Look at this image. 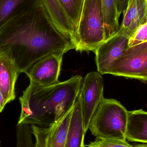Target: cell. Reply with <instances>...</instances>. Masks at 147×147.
Wrapping results in <instances>:
<instances>
[{"mask_svg":"<svg viewBox=\"0 0 147 147\" xmlns=\"http://www.w3.org/2000/svg\"><path fill=\"white\" fill-rule=\"evenodd\" d=\"M74 49L51 21L41 4L29 12L27 19L7 24L0 31V53L10 58L19 73L52 53H64Z\"/></svg>","mask_w":147,"mask_h":147,"instance_id":"1","label":"cell"},{"mask_svg":"<svg viewBox=\"0 0 147 147\" xmlns=\"http://www.w3.org/2000/svg\"><path fill=\"white\" fill-rule=\"evenodd\" d=\"M79 75L49 86L32 81L19 98L21 111L17 125H41L61 118L73 108L82 81Z\"/></svg>","mask_w":147,"mask_h":147,"instance_id":"2","label":"cell"},{"mask_svg":"<svg viewBox=\"0 0 147 147\" xmlns=\"http://www.w3.org/2000/svg\"><path fill=\"white\" fill-rule=\"evenodd\" d=\"M128 111L119 101L104 98L91 120L89 129L96 138L127 140Z\"/></svg>","mask_w":147,"mask_h":147,"instance_id":"3","label":"cell"},{"mask_svg":"<svg viewBox=\"0 0 147 147\" xmlns=\"http://www.w3.org/2000/svg\"><path fill=\"white\" fill-rule=\"evenodd\" d=\"M107 39L101 0H84L74 49L94 52Z\"/></svg>","mask_w":147,"mask_h":147,"instance_id":"4","label":"cell"},{"mask_svg":"<svg viewBox=\"0 0 147 147\" xmlns=\"http://www.w3.org/2000/svg\"><path fill=\"white\" fill-rule=\"evenodd\" d=\"M109 74L147 81V42L129 47Z\"/></svg>","mask_w":147,"mask_h":147,"instance_id":"5","label":"cell"},{"mask_svg":"<svg viewBox=\"0 0 147 147\" xmlns=\"http://www.w3.org/2000/svg\"><path fill=\"white\" fill-rule=\"evenodd\" d=\"M103 90V79L98 72H90L82 79L79 95L86 134L94 113L104 98Z\"/></svg>","mask_w":147,"mask_h":147,"instance_id":"6","label":"cell"},{"mask_svg":"<svg viewBox=\"0 0 147 147\" xmlns=\"http://www.w3.org/2000/svg\"><path fill=\"white\" fill-rule=\"evenodd\" d=\"M129 38L117 32L96 49V63L98 71L102 74H109L115 62L129 47Z\"/></svg>","mask_w":147,"mask_h":147,"instance_id":"7","label":"cell"},{"mask_svg":"<svg viewBox=\"0 0 147 147\" xmlns=\"http://www.w3.org/2000/svg\"><path fill=\"white\" fill-rule=\"evenodd\" d=\"M63 55L56 53L47 55L35 62L25 73L30 81L41 86L57 84Z\"/></svg>","mask_w":147,"mask_h":147,"instance_id":"8","label":"cell"},{"mask_svg":"<svg viewBox=\"0 0 147 147\" xmlns=\"http://www.w3.org/2000/svg\"><path fill=\"white\" fill-rule=\"evenodd\" d=\"M117 32L130 38L137 28L147 22V0H129Z\"/></svg>","mask_w":147,"mask_h":147,"instance_id":"9","label":"cell"},{"mask_svg":"<svg viewBox=\"0 0 147 147\" xmlns=\"http://www.w3.org/2000/svg\"><path fill=\"white\" fill-rule=\"evenodd\" d=\"M51 21L59 32L69 40L75 46V29L67 18L65 12L58 0H41Z\"/></svg>","mask_w":147,"mask_h":147,"instance_id":"10","label":"cell"},{"mask_svg":"<svg viewBox=\"0 0 147 147\" xmlns=\"http://www.w3.org/2000/svg\"><path fill=\"white\" fill-rule=\"evenodd\" d=\"M20 74L13 61L0 53V90L7 103L15 99L16 83Z\"/></svg>","mask_w":147,"mask_h":147,"instance_id":"11","label":"cell"},{"mask_svg":"<svg viewBox=\"0 0 147 147\" xmlns=\"http://www.w3.org/2000/svg\"><path fill=\"white\" fill-rule=\"evenodd\" d=\"M125 137L130 142L147 144V111L142 109L128 111Z\"/></svg>","mask_w":147,"mask_h":147,"instance_id":"12","label":"cell"},{"mask_svg":"<svg viewBox=\"0 0 147 147\" xmlns=\"http://www.w3.org/2000/svg\"><path fill=\"white\" fill-rule=\"evenodd\" d=\"M73 109L46 128L45 147H65Z\"/></svg>","mask_w":147,"mask_h":147,"instance_id":"13","label":"cell"},{"mask_svg":"<svg viewBox=\"0 0 147 147\" xmlns=\"http://www.w3.org/2000/svg\"><path fill=\"white\" fill-rule=\"evenodd\" d=\"M85 134L79 94L74 105L65 147H82Z\"/></svg>","mask_w":147,"mask_h":147,"instance_id":"14","label":"cell"},{"mask_svg":"<svg viewBox=\"0 0 147 147\" xmlns=\"http://www.w3.org/2000/svg\"><path fill=\"white\" fill-rule=\"evenodd\" d=\"M105 26L108 39L115 34L119 30L118 0H101Z\"/></svg>","mask_w":147,"mask_h":147,"instance_id":"15","label":"cell"},{"mask_svg":"<svg viewBox=\"0 0 147 147\" xmlns=\"http://www.w3.org/2000/svg\"><path fill=\"white\" fill-rule=\"evenodd\" d=\"M76 32L79 23L84 0H58Z\"/></svg>","mask_w":147,"mask_h":147,"instance_id":"16","label":"cell"},{"mask_svg":"<svg viewBox=\"0 0 147 147\" xmlns=\"http://www.w3.org/2000/svg\"><path fill=\"white\" fill-rule=\"evenodd\" d=\"M25 0H0V31L16 9Z\"/></svg>","mask_w":147,"mask_h":147,"instance_id":"17","label":"cell"},{"mask_svg":"<svg viewBox=\"0 0 147 147\" xmlns=\"http://www.w3.org/2000/svg\"><path fill=\"white\" fill-rule=\"evenodd\" d=\"M86 147H134L127 140L96 138Z\"/></svg>","mask_w":147,"mask_h":147,"instance_id":"18","label":"cell"},{"mask_svg":"<svg viewBox=\"0 0 147 147\" xmlns=\"http://www.w3.org/2000/svg\"><path fill=\"white\" fill-rule=\"evenodd\" d=\"M147 42V22L140 26L129 38V47Z\"/></svg>","mask_w":147,"mask_h":147,"instance_id":"19","label":"cell"},{"mask_svg":"<svg viewBox=\"0 0 147 147\" xmlns=\"http://www.w3.org/2000/svg\"><path fill=\"white\" fill-rule=\"evenodd\" d=\"M34 140V147H45L47 129L37 125H31Z\"/></svg>","mask_w":147,"mask_h":147,"instance_id":"20","label":"cell"},{"mask_svg":"<svg viewBox=\"0 0 147 147\" xmlns=\"http://www.w3.org/2000/svg\"><path fill=\"white\" fill-rule=\"evenodd\" d=\"M128 1L129 0H118V11L120 15L126 9Z\"/></svg>","mask_w":147,"mask_h":147,"instance_id":"21","label":"cell"},{"mask_svg":"<svg viewBox=\"0 0 147 147\" xmlns=\"http://www.w3.org/2000/svg\"><path fill=\"white\" fill-rule=\"evenodd\" d=\"M7 104L6 100L4 99L2 93L0 90V113L4 109L5 105Z\"/></svg>","mask_w":147,"mask_h":147,"instance_id":"22","label":"cell"},{"mask_svg":"<svg viewBox=\"0 0 147 147\" xmlns=\"http://www.w3.org/2000/svg\"><path fill=\"white\" fill-rule=\"evenodd\" d=\"M134 147H147V144H139L134 146Z\"/></svg>","mask_w":147,"mask_h":147,"instance_id":"23","label":"cell"},{"mask_svg":"<svg viewBox=\"0 0 147 147\" xmlns=\"http://www.w3.org/2000/svg\"><path fill=\"white\" fill-rule=\"evenodd\" d=\"M82 147H85V146L84 143V144H83V146H82Z\"/></svg>","mask_w":147,"mask_h":147,"instance_id":"24","label":"cell"}]
</instances>
